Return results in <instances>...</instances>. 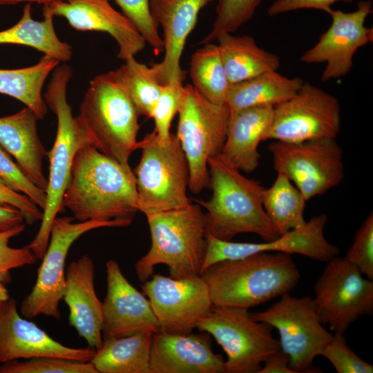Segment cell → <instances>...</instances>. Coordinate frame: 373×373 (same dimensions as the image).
<instances>
[{"mask_svg": "<svg viewBox=\"0 0 373 373\" xmlns=\"http://www.w3.org/2000/svg\"><path fill=\"white\" fill-rule=\"evenodd\" d=\"M258 373H294L289 367V358L281 349L271 354Z\"/></svg>", "mask_w": 373, "mask_h": 373, "instance_id": "cell-44", "label": "cell"}, {"mask_svg": "<svg viewBox=\"0 0 373 373\" xmlns=\"http://www.w3.org/2000/svg\"><path fill=\"white\" fill-rule=\"evenodd\" d=\"M230 111L227 104L207 99L193 85L184 86L175 135L188 162L189 189L193 193L209 186L207 162L221 153Z\"/></svg>", "mask_w": 373, "mask_h": 373, "instance_id": "cell-8", "label": "cell"}, {"mask_svg": "<svg viewBox=\"0 0 373 373\" xmlns=\"http://www.w3.org/2000/svg\"><path fill=\"white\" fill-rule=\"evenodd\" d=\"M207 166L212 195L207 201L195 200L207 211L206 233L227 241L244 233L257 234L265 241L280 236L264 210L265 187L259 182L244 176L220 154L210 157Z\"/></svg>", "mask_w": 373, "mask_h": 373, "instance_id": "cell-3", "label": "cell"}, {"mask_svg": "<svg viewBox=\"0 0 373 373\" xmlns=\"http://www.w3.org/2000/svg\"><path fill=\"white\" fill-rule=\"evenodd\" d=\"M183 91L184 86L180 82H171L162 86L151 115L155 123L153 131L162 140H167L171 136V123L175 115L178 114Z\"/></svg>", "mask_w": 373, "mask_h": 373, "instance_id": "cell-36", "label": "cell"}, {"mask_svg": "<svg viewBox=\"0 0 373 373\" xmlns=\"http://www.w3.org/2000/svg\"><path fill=\"white\" fill-rule=\"evenodd\" d=\"M151 276L142 289L160 330L180 335L192 333L213 305L205 281L200 276L179 279L161 274Z\"/></svg>", "mask_w": 373, "mask_h": 373, "instance_id": "cell-15", "label": "cell"}, {"mask_svg": "<svg viewBox=\"0 0 373 373\" xmlns=\"http://www.w3.org/2000/svg\"><path fill=\"white\" fill-rule=\"evenodd\" d=\"M106 294L102 303L103 341L141 331L160 330L150 301L126 278L115 260L106 263Z\"/></svg>", "mask_w": 373, "mask_h": 373, "instance_id": "cell-18", "label": "cell"}, {"mask_svg": "<svg viewBox=\"0 0 373 373\" xmlns=\"http://www.w3.org/2000/svg\"><path fill=\"white\" fill-rule=\"evenodd\" d=\"M59 61L44 55L31 66L17 69H0V93L17 99L31 109L39 119L48 112L42 88L48 75Z\"/></svg>", "mask_w": 373, "mask_h": 373, "instance_id": "cell-30", "label": "cell"}, {"mask_svg": "<svg viewBox=\"0 0 373 373\" xmlns=\"http://www.w3.org/2000/svg\"><path fill=\"white\" fill-rule=\"evenodd\" d=\"M343 334L334 333L321 355L329 361L338 373H372L373 365L350 347Z\"/></svg>", "mask_w": 373, "mask_h": 373, "instance_id": "cell-38", "label": "cell"}, {"mask_svg": "<svg viewBox=\"0 0 373 373\" xmlns=\"http://www.w3.org/2000/svg\"><path fill=\"white\" fill-rule=\"evenodd\" d=\"M224 71L230 84L242 82L262 73L277 70L279 57L259 47L249 35L235 36L229 32L216 39Z\"/></svg>", "mask_w": 373, "mask_h": 373, "instance_id": "cell-26", "label": "cell"}, {"mask_svg": "<svg viewBox=\"0 0 373 373\" xmlns=\"http://www.w3.org/2000/svg\"><path fill=\"white\" fill-rule=\"evenodd\" d=\"M0 205L8 206L19 210L28 224L41 220L43 211L26 195H22L10 187L0 178Z\"/></svg>", "mask_w": 373, "mask_h": 373, "instance_id": "cell-42", "label": "cell"}, {"mask_svg": "<svg viewBox=\"0 0 373 373\" xmlns=\"http://www.w3.org/2000/svg\"><path fill=\"white\" fill-rule=\"evenodd\" d=\"M37 120L35 113L26 106L0 117V146L15 157L35 184L46 191L48 179L43 171V160L48 152L38 135Z\"/></svg>", "mask_w": 373, "mask_h": 373, "instance_id": "cell-25", "label": "cell"}, {"mask_svg": "<svg viewBox=\"0 0 373 373\" xmlns=\"http://www.w3.org/2000/svg\"><path fill=\"white\" fill-rule=\"evenodd\" d=\"M306 199L283 173H277L272 185L265 188L262 202L264 210L278 234L303 225Z\"/></svg>", "mask_w": 373, "mask_h": 373, "instance_id": "cell-31", "label": "cell"}, {"mask_svg": "<svg viewBox=\"0 0 373 373\" xmlns=\"http://www.w3.org/2000/svg\"><path fill=\"white\" fill-rule=\"evenodd\" d=\"M225 361L213 352L207 332L185 335L153 333L151 373H226Z\"/></svg>", "mask_w": 373, "mask_h": 373, "instance_id": "cell-22", "label": "cell"}, {"mask_svg": "<svg viewBox=\"0 0 373 373\" xmlns=\"http://www.w3.org/2000/svg\"><path fill=\"white\" fill-rule=\"evenodd\" d=\"M200 276L213 305L249 309L289 293L300 274L290 254L260 252L215 263Z\"/></svg>", "mask_w": 373, "mask_h": 373, "instance_id": "cell-2", "label": "cell"}, {"mask_svg": "<svg viewBox=\"0 0 373 373\" xmlns=\"http://www.w3.org/2000/svg\"><path fill=\"white\" fill-rule=\"evenodd\" d=\"M345 258L327 262L314 285V300L321 323L344 334L350 325L373 312V281Z\"/></svg>", "mask_w": 373, "mask_h": 373, "instance_id": "cell-14", "label": "cell"}, {"mask_svg": "<svg viewBox=\"0 0 373 373\" xmlns=\"http://www.w3.org/2000/svg\"><path fill=\"white\" fill-rule=\"evenodd\" d=\"M0 373H98L90 361L55 356H37L2 363Z\"/></svg>", "mask_w": 373, "mask_h": 373, "instance_id": "cell-35", "label": "cell"}, {"mask_svg": "<svg viewBox=\"0 0 373 373\" xmlns=\"http://www.w3.org/2000/svg\"><path fill=\"white\" fill-rule=\"evenodd\" d=\"M72 73L71 68L67 64L57 67L43 96L48 108L57 117V128L53 146L47 154L50 172L46 207L38 232L28 245L37 259L44 256L52 222L64 208L63 195L69 182L76 153L82 146L88 145L67 101V86Z\"/></svg>", "mask_w": 373, "mask_h": 373, "instance_id": "cell-6", "label": "cell"}, {"mask_svg": "<svg viewBox=\"0 0 373 373\" xmlns=\"http://www.w3.org/2000/svg\"><path fill=\"white\" fill-rule=\"evenodd\" d=\"M146 217L151 245L135 265L140 281H146L159 264L166 265L173 278L200 276L206 250L204 213L201 206L191 202Z\"/></svg>", "mask_w": 373, "mask_h": 373, "instance_id": "cell-5", "label": "cell"}, {"mask_svg": "<svg viewBox=\"0 0 373 373\" xmlns=\"http://www.w3.org/2000/svg\"><path fill=\"white\" fill-rule=\"evenodd\" d=\"M213 1L149 0L151 17L163 33L164 57L150 66L161 85L184 80L186 71L180 66V59L186 39L196 25L200 11Z\"/></svg>", "mask_w": 373, "mask_h": 373, "instance_id": "cell-20", "label": "cell"}, {"mask_svg": "<svg viewBox=\"0 0 373 373\" xmlns=\"http://www.w3.org/2000/svg\"><path fill=\"white\" fill-rule=\"evenodd\" d=\"M268 149L275 171L285 174L307 201L337 186L344 178L343 151L335 138L275 140Z\"/></svg>", "mask_w": 373, "mask_h": 373, "instance_id": "cell-12", "label": "cell"}, {"mask_svg": "<svg viewBox=\"0 0 373 373\" xmlns=\"http://www.w3.org/2000/svg\"><path fill=\"white\" fill-rule=\"evenodd\" d=\"M251 314L255 320L278 330L280 349L289 356L294 373L316 372L314 360L321 354L333 334L323 327L313 298L293 297L286 293L266 310Z\"/></svg>", "mask_w": 373, "mask_h": 373, "instance_id": "cell-11", "label": "cell"}, {"mask_svg": "<svg viewBox=\"0 0 373 373\" xmlns=\"http://www.w3.org/2000/svg\"><path fill=\"white\" fill-rule=\"evenodd\" d=\"M354 0H276L268 8L270 16L303 8H312L328 12L337 1L352 3Z\"/></svg>", "mask_w": 373, "mask_h": 373, "instance_id": "cell-43", "label": "cell"}, {"mask_svg": "<svg viewBox=\"0 0 373 373\" xmlns=\"http://www.w3.org/2000/svg\"><path fill=\"white\" fill-rule=\"evenodd\" d=\"M22 213L12 207L0 205V232L10 229L23 224Z\"/></svg>", "mask_w": 373, "mask_h": 373, "instance_id": "cell-45", "label": "cell"}, {"mask_svg": "<svg viewBox=\"0 0 373 373\" xmlns=\"http://www.w3.org/2000/svg\"><path fill=\"white\" fill-rule=\"evenodd\" d=\"M96 350L73 348L53 339L18 312L15 300L0 303V363L37 356H55L88 362Z\"/></svg>", "mask_w": 373, "mask_h": 373, "instance_id": "cell-19", "label": "cell"}, {"mask_svg": "<svg viewBox=\"0 0 373 373\" xmlns=\"http://www.w3.org/2000/svg\"><path fill=\"white\" fill-rule=\"evenodd\" d=\"M140 113L113 70L89 83L76 117L88 145L130 167L129 157L138 149Z\"/></svg>", "mask_w": 373, "mask_h": 373, "instance_id": "cell-4", "label": "cell"}, {"mask_svg": "<svg viewBox=\"0 0 373 373\" xmlns=\"http://www.w3.org/2000/svg\"><path fill=\"white\" fill-rule=\"evenodd\" d=\"M273 115L274 106H270L231 110L222 157L240 171H254L260 158L258 145L263 141Z\"/></svg>", "mask_w": 373, "mask_h": 373, "instance_id": "cell-24", "label": "cell"}, {"mask_svg": "<svg viewBox=\"0 0 373 373\" xmlns=\"http://www.w3.org/2000/svg\"><path fill=\"white\" fill-rule=\"evenodd\" d=\"M62 204L79 222L133 220L139 211L133 171L85 145L75 157Z\"/></svg>", "mask_w": 373, "mask_h": 373, "instance_id": "cell-1", "label": "cell"}, {"mask_svg": "<svg viewBox=\"0 0 373 373\" xmlns=\"http://www.w3.org/2000/svg\"><path fill=\"white\" fill-rule=\"evenodd\" d=\"M262 0H218L216 17L210 32L199 42L206 44L224 32L232 33L253 17Z\"/></svg>", "mask_w": 373, "mask_h": 373, "instance_id": "cell-34", "label": "cell"}, {"mask_svg": "<svg viewBox=\"0 0 373 373\" xmlns=\"http://www.w3.org/2000/svg\"><path fill=\"white\" fill-rule=\"evenodd\" d=\"M114 1L152 48L153 52L156 55L163 52V40L159 34L158 26L151 17L149 0Z\"/></svg>", "mask_w": 373, "mask_h": 373, "instance_id": "cell-37", "label": "cell"}, {"mask_svg": "<svg viewBox=\"0 0 373 373\" xmlns=\"http://www.w3.org/2000/svg\"><path fill=\"white\" fill-rule=\"evenodd\" d=\"M60 0H0V6L4 5H15L19 3H37L39 4L48 5L53 2Z\"/></svg>", "mask_w": 373, "mask_h": 373, "instance_id": "cell-46", "label": "cell"}, {"mask_svg": "<svg viewBox=\"0 0 373 373\" xmlns=\"http://www.w3.org/2000/svg\"><path fill=\"white\" fill-rule=\"evenodd\" d=\"M340 129L338 99L305 81L293 97L274 106L272 121L263 141L300 142L336 138Z\"/></svg>", "mask_w": 373, "mask_h": 373, "instance_id": "cell-13", "label": "cell"}, {"mask_svg": "<svg viewBox=\"0 0 373 373\" xmlns=\"http://www.w3.org/2000/svg\"><path fill=\"white\" fill-rule=\"evenodd\" d=\"M48 6L54 17H64L76 30L109 34L118 45L117 57L122 60L135 57L145 48L146 42L134 24L109 0H60Z\"/></svg>", "mask_w": 373, "mask_h": 373, "instance_id": "cell-21", "label": "cell"}, {"mask_svg": "<svg viewBox=\"0 0 373 373\" xmlns=\"http://www.w3.org/2000/svg\"><path fill=\"white\" fill-rule=\"evenodd\" d=\"M25 224L0 232V281L5 283L10 280V271L12 269L32 265L37 257L28 247L12 248L9 246L10 240L21 233Z\"/></svg>", "mask_w": 373, "mask_h": 373, "instance_id": "cell-41", "label": "cell"}, {"mask_svg": "<svg viewBox=\"0 0 373 373\" xmlns=\"http://www.w3.org/2000/svg\"><path fill=\"white\" fill-rule=\"evenodd\" d=\"M142 155L134 169L138 210L145 216L188 206L189 169L175 134L162 140L153 131L138 141Z\"/></svg>", "mask_w": 373, "mask_h": 373, "instance_id": "cell-7", "label": "cell"}, {"mask_svg": "<svg viewBox=\"0 0 373 373\" xmlns=\"http://www.w3.org/2000/svg\"><path fill=\"white\" fill-rule=\"evenodd\" d=\"M372 12L370 0L359 1L357 9L351 12L331 8L327 12L332 17L331 26L320 36L315 46L301 56L300 61L306 64L326 63L322 82L347 75L353 66L356 52L372 41V28L365 25Z\"/></svg>", "mask_w": 373, "mask_h": 373, "instance_id": "cell-17", "label": "cell"}, {"mask_svg": "<svg viewBox=\"0 0 373 373\" xmlns=\"http://www.w3.org/2000/svg\"><path fill=\"white\" fill-rule=\"evenodd\" d=\"M153 334L146 330L103 341L90 362L98 373H151Z\"/></svg>", "mask_w": 373, "mask_h": 373, "instance_id": "cell-28", "label": "cell"}, {"mask_svg": "<svg viewBox=\"0 0 373 373\" xmlns=\"http://www.w3.org/2000/svg\"><path fill=\"white\" fill-rule=\"evenodd\" d=\"M10 299L8 291L5 287L3 283L0 281V303Z\"/></svg>", "mask_w": 373, "mask_h": 373, "instance_id": "cell-47", "label": "cell"}, {"mask_svg": "<svg viewBox=\"0 0 373 373\" xmlns=\"http://www.w3.org/2000/svg\"><path fill=\"white\" fill-rule=\"evenodd\" d=\"M94 263L87 255L70 262L66 273L62 300L69 309V323L88 346L102 345V303L94 287Z\"/></svg>", "mask_w": 373, "mask_h": 373, "instance_id": "cell-23", "label": "cell"}, {"mask_svg": "<svg viewBox=\"0 0 373 373\" xmlns=\"http://www.w3.org/2000/svg\"><path fill=\"white\" fill-rule=\"evenodd\" d=\"M248 309L213 305L197 323L227 354L226 373H258L262 363L280 350L274 327L255 320Z\"/></svg>", "mask_w": 373, "mask_h": 373, "instance_id": "cell-9", "label": "cell"}, {"mask_svg": "<svg viewBox=\"0 0 373 373\" xmlns=\"http://www.w3.org/2000/svg\"><path fill=\"white\" fill-rule=\"evenodd\" d=\"M190 77L193 86L212 103L225 104L230 84L227 77L218 45L204 44L192 55Z\"/></svg>", "mask_w": 373, "mask_h": 373, "instance_id": "cell-32", "label": "cell"}, {"mask_svg": "<svg viewBox=\"0 0 373 373\" xmlns=\"http://www.w3.org/2000/svg\"><path fill=\"white\" fill-rule=\"evenodd\" d=\"M113 72L126 88L140 115L151 118L162 86L151 68L135 57L126 61Z\"/></svg>", "mask_w": 373, "mask_h": 373, "instance_id": "cell-33", "label": "cell"}, {"mask_svg": "<svg viewBox=\"0 0 373 373\" xmlns=\"http://www.w3.org/2000/svg\"><path fill=\"white\" fill-rule=\"evenodd\" d=\"M43 20L32 17L31 3H26L19 21L12 27L0 31V44H17L33 48L44 55L58 60L69 61L73 55L72 47L57 37L53 17L48 5L43 7Z\"/></svg>", "mask_w": 373, "mask_h": 373, "instance_id": "cell-27", "label": "cell"}, {"mask_svg": "<svg viewBox=\"0 0 373 373\" xmlns=\"http://www.w3.org/2000/svg\"><path fill=\"white\" fill-rule=\"evenodd\" d=\"M327 221L325 214L314 216L300 227L260 243L223 240L206 233L201 273L218 262L240 259L260 252L297 254L327 262L340 253L338 247L329 242L324 236Z\"/></svg>", "mask_w": 373, "mask_h": 373, "instance_id": "cell-16", "label": "cell"}, {"mask_svg": "<svg viewBox=\"0 0 373 373\" xmlns=\"http://www.w3.org/2000/svg\"><path fill=\"white\" fill-rule=\"evenodd\" d=\"M368 279H373V213L368 214L356 231L344 257Z\"/></svg>", "mask_w": 373, "mask_h": 373, "instance_id": "cell-39", "label": "cell"}, {"mask_svg": "<svg viewBox=\"0 0 373 373\" xmlns=\"http://www.w3.org/2000/svg\"><path fill=\"white\" fill-rule=\"evenodd\" d=\"M304 82L300 77H287L277 70L266 72L230 84L225 104L230 110L261 106H274L293 97Z\"/></svg>", "mask_w": 373, "mask_h": 373, "instance_id": "cell-29", "label": "cell"}, {"mask_svg": "<svg viewBox=\"0 0 373 373\" xmlns=\"http://www.w3.org/2000/svg\"><path fill=\"white\" fill-rule=\"evenodd\" d=\"M74 219L56 217L52 222L48 245L41 258L35 284L21 305V314L26 318H33L39 315L56 319L60 318L59 305L66 286V259L71 245L77 239L95 229L124 227L133 221L116 219L75 222Z\"/></svg>", "mask_w": 373, "mask_h": 373, "instance_id": "cell-10", "label": "cell"}, {"mask_svg": "<svg viewBox=\"0 0 373 373\" xmlns=\"http://www.w3.org/2000/svg\"><path fill=\"white\" fill-rule=\"evenodd\" d=\"M0 178L17 192H22L42 211L46 204V191L35 184L0 146Z\"/></svg>", "mask_w": 373, "mask_h": 373, "instance_id": "cell-40", "label": "cell"}]
</instances>
